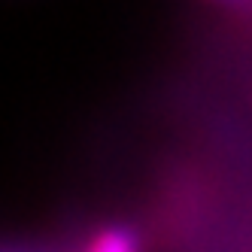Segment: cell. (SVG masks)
Here are the masks:
<instances>
[{"label": "cell", "instance_id": "6da1fadb", "mask_svg": "<svg viewBox=\"0 0 252 252\" xmlns=\"http://www.w3.org/2000/svg\"><path fill=\"white\" fill-rule=\"evenodd\" d=\"M82 252H140V237L122 222L100 225L92 237L85 240Z\"/></svg>", "mask_w": 252, "mask_h": 252}]
</instances>
